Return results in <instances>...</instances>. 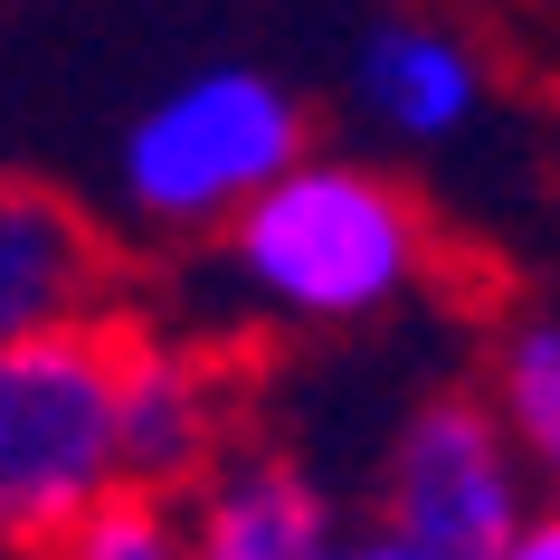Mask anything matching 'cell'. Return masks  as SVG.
Segmentation results:
<instances>
[{"label": "cell", "mask_w": 560, "mask_h": 560, "mask_svg": "<svg viewBox=\"0 0 560 560\" xmlns=\"http://www.w3.org/2000/svg\"><path fill=\"white\" fill-rule=\"evenodd\" d=\"M503 560H560V503H532L523 532H513V551Z\"/></svg>", "instance_id": "11"}, {"label": "cell", "mask_w": 560, "mask_h": 560, "mask_svg": "<svg viewBox=\"0 0 560 560\" xmlns=\"http://www.w3.org/2000/svg\"><path fill=\"white\" fill-rule=\"evenodd\" d=\"M115 485V332H0V551H58Z\"/></svg>", "instance_id": "3"}, {"label": "cell", "mask_w": 560, "mask_h": 560, "mask_svg": "<svg viewBox=\"0 0 560 560\" xmlns=\"http://www.w3.org/2000/svg\"><path fill=\"white\" fill-rule=\"evenodd\" d=\"M58 551L77 560H180V494H152V485H105V494L67 523Z\"/></svg>", "instance_id": "10"}, {"label": "cell", "mask_w": 560, "mask_h": 560, "mask_svg": "<svg viewBox=\"0 0 560 560\" xmlns=\"http://www.w3.org/2000/svg\"><path fill=\"white\" fill-rule=\"evenodd\" d=\"M485 399H494L503 438L523 446L532 494L560 503V314H513L485 352Z\"/></svg>", "instance_id": "9"}, {"label": "cell", "mask_w": 560, "mask_h": 560, "mask_svg": "<svg viewBox=\"0 0 560 560\" xmlns=\"http://www.w3.org/2000/svg\"><path fill=\"white\" fill-rule=\"evenodd\" d=\"M352 115L399 152H446L494 115V58L438 10H389L352 38Z\"/></svg>", "instance_id": "5"}, {"label": "cell", "mask_w": 560, "mask_h": 560, "mask_svg": "<svg viewBox=\"0 0 560 560\" xmlns=\"http://www.w3.org/2000/svg\"><path fill=\"white\" fill-rule=\"evenodd\" d=\"M352 541L342 494L285 446H219L180 485V551L200 560H332Z\"/></svg>", "instance_id": "6"}, {"label": "cell", "mask_w": 560, "mask_h": 560, "mask_svg": "<svg viewBox=\"0 0 560 560\" xmlns=\"http://www.w3.org/2000/svg\"><path fill=\"white\" fill-rule=\"evenodd\" d=\"M532 466L503 438L485 389H438L418 399L381 446L371 475V523L342 551L371 560H503L532 513Z\"/></svg>", "instance_id": "4"}, {"label": "cell", "mask_w": 560, "mask_h": 560, "mask_svg": "<svg viewBox=\"0 0 560 560\" xmlns=\"http://www.w3.org/2000/svg\"><path fill=\"white\" fill-rule=\"evenodd\" d=\"M219 266H229L237 304H257L266 324L361 332V324H381V314L428 295L438 229H428L418 190L389 180L381 162L304 143L257 200L229 209Z\"/></svg>", "instance_id": "1"}, {"label": "cell", "mask_w": 560, "mask_h": 560, "mask_svg": "<svg viewBox=\"0 0 560 560\" xmlns=\"http://www.w3.org/2000/svg\"><path fill=\"white\" fill-rule=\"evenodd\" d=\"M229 371L172 332H115V475L180 494L190 475L237 438Z\"/></svg>", "instance_id": "7"}, {"label": "cell", "mask_w": 560, "mask_h": 560, "mask_svg": "<svg viewBox=\"0 0 560 560\" xmlns=\"http://www.w3.org/2000/svg\"><path fill=\"white\" fill-rule=\"evenodd\" d=\"M314 143L304 95L266 67H200L143 105L115 143V209L133 237H219L237 200H257Z\"/></svg>", "instance_id": "2"}, {"label": "cell", "mask_w": 560, "mask_h": 560, "mask_svg": "<svg viewBox=\"0 0 560 560\" xmlns=\"http://www.w3.org/2000/svg\"><path fill=\"white\" fill-rule=\"evenodd\" d=\"M105 276V237L77 200L38 180H0V332L77 324Z\"/></svg>", "instance_id": "8"}]
</instances>
